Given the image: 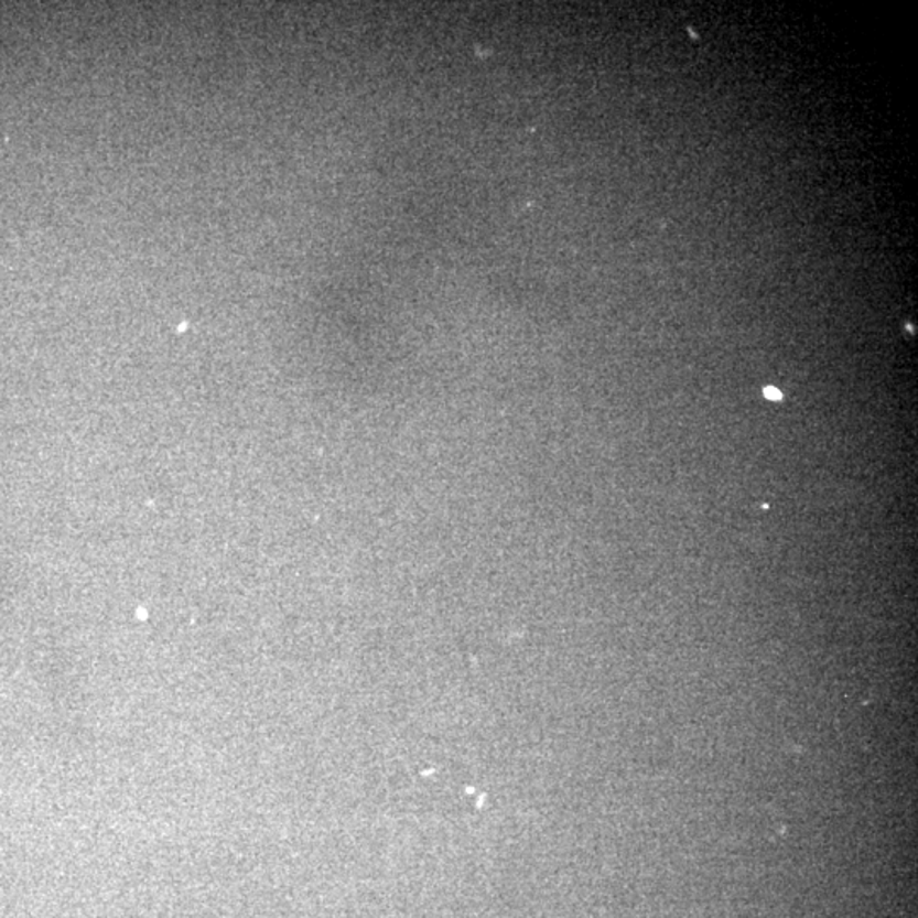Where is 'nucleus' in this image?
<instances>
[{
    "label": "nucleus",
    "mask_w": 918,
    "mask_h": 918,
    "mask_svg": "<svg viewBox=\"0 0 918 918\" xmlns=\"http://www.w3.org/2000/svg\"><path fill=\"white\" fill-rule=\"evenodd\" d=\"M766 397L770 400H781V391L776 388H766Z\"/></svg>",
    "instance_id": "f257e3e1"
}]
</instances>
